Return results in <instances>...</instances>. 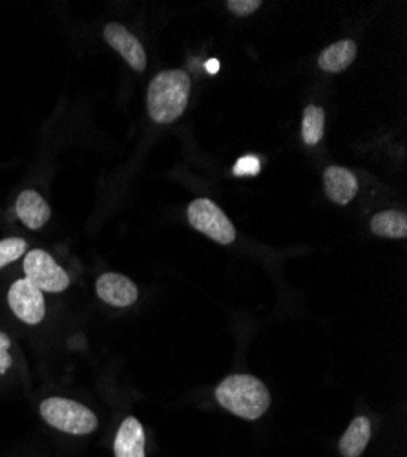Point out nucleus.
Returning <instances> with one entry per match:
<instances>
[{
    "mask_svg": "<svg viewBox=\"0 0 407 457\" xmlns=\"http://www.w3.org/2000/svg\"><path fill=\"white\" fill-rule=\"evenodd\" d=\"M191 78L183 70H167L158 73L148 87V116L156 123L175 121L189 104Z\"/></svg>",
    "mask_w": 407,
    "mask_h": 457,
    "instance_id": "obj_1",
    "label": "nucleus"
},
{
    "mask_svg": "<svg viewBox=\"0 0 407 457\" xmlns=\"http://www.w3.org/2000/svg\"><path fill=\"white\" fill-rule=\"evenodd\" d=\"M216 401L231 413L254 421L269 410L271 394L260 378L252 375H231L216 388Z\"/></svg>",
    "mask_w": 407,
    "mask_h": 457,
    "instance_id": "obj_2",
    "label": "nucleus"
},
{
    "mask_svg": "<svg viewBox=\"0 0 407 457\" xmlns=\"http://www.w3.org/2000/svg\"><path fill=\"white\" fill-rule=\"evenodd\" d=\"M41 415L50 427L71 436H88L97 428V415L90 408L64 397L43 401Z\"/></svg>",
    "mask_w": 407,
    "mask_h": 457,
    "instance_id": "obj_3",
    "label": "nucleus"
},
{
    "mask_svg": "<svg viewBox=\"0 0 407 457\" xmlns=\"http://www.w3.org/2000/svg\"><path fill=\"white\" fill-rule=\"evenodd\" d=\"M189 221L199 233L221 245H229L236 240L232 221L208 198H199L189 205Z\"/></svg>",
    "mask_w": 407,
    "mask_h": 457,
    "instance_id": "obj_4",
    "label": "nucleus"
},
{
    "mask_svg": "<svg viewBox=\"0 0 407 457\" xmlns=\"http://www.w3.org/2000/svg\"><path fill=\"white\" fill-rule=\"evenodd\" d=\"M24 273L43 293H61L69 286L68 273L43 249H33L24 256Z\"/></svg>",
    "mask_w": 407,
    "mask_h": 457,
    "instance_id": "obj_5",
    "label": "nucleus"
},
{
    "mask_svg": "<svg viewBox=\"0 0 407 457\" xmlns=\"http://www.w3.org/2000/svg\"><path fill=\"white\" fill-rule=\"evenodd\" d=\"M8 303L17 319L22 322L35 326L43 322L46 315V303H45V293L37 289L29 280L22 278L17 280L8 293Z\"/></svg>",
    "mask_w": 407,
    "mask_h": 457,
    "instance_id": "obj_6",
    "label": "nucleus"
},
{
    "mask_svg": "<svg viewBox=\"0 0 407 457\" xmlns=\"http://www.w3.org/2000/svg\"><path fill=\"white\" fill-rule=\"evenodd\" d=\"M104 39L112 46L135 71L146 68V52L139 43L137 37L130 33L125 26L118 22H110L104 26Z\"/></svg>",
    "mask_w": 407,
    "mask_h": 457,
    "instance_id": "obj_7",
    "label": "nucleus"
},
{
    "mask_svg": "<svg viewBox=\"0 0 407 457\" xmlns=\"http://www.w3.org/2000/svg\"><path fill=\"white\" fill-rule=\"evenodd\" d=\"M95 291L104 303H110L114 308H128L135 303L139 296L135 284L119 273H104L99 277Z\"/></svg>",
    "mask_w": 407,
    "mask_h": 457,
    "instance_id": "obj_8",
    "label": "nucleus"
},
{
    "mask_svg": "<svg viewBox=\"0 0 407 457\" xmlns=\"http://www.w3.org/2000/svg\"><path fill=\"white\" fill-rule=\"evenodd\" d=\"M323 185L329 200L338 205H347L358 193L356 176L344 167H329L323 172Z\"/></svg>",
    "mask_w": 407,
    "mask_h": 457,
    "instance_id": "obj_9",
    "label": "nucleus"
},
{
    "mask_svg": "<svg viewBox=\"0 0 407 457\" xmlns=\"http://www.w3.org/2000/svg\"><path fill=\"white\" fill-rule=\"evenodd\" d=\"M116 457H146V437L135 417H126L121 423L116 441Z\"/></svg>",
    "mask_w": 407,
    "mask_h": 457,
    "instance_id": "obj_10",
    "label": "nucleus"
},
{
    "mask_svg": "<svg viewBox=\"0 0 407 457\" xmlns=\"http://www.w3.org/2000/svg\"><path fill=\"white\" fill-rule=\"evenodd\" d=\"M15 212L28 228H41L52 216L50 205L35 190H24V193L19 195Z\"/></svg>",
    "mask_w": 407,
    "mask_h": 457,
    "instance_id": "obj_11",
    "label": "nucleus"
},
{
    "mask_svg": "<svg viewBox=\"0 0 407 457\" xmlns=\"http://www.w3.org/2000/svg\"><path fill=\"white\" fill-rule=\"evenodd\" d=\"M354 59H356V45L346 39L327 46L318 57V66L327 73H340L347 70Z\"/></svg>",
    "mask_w": 407,
    "mask_h": 457,
    "instance_id": "obj_12",
    "label": "nucleus"
},
{
    "mask_svg": "<svg viewBox=\"0 0 407 457\" xmlns=\"http://www.w3.org/2000/svg\"><path fill=\"white\" fill-rule=\"evenodd\" d=\"M369 439H371V423L367 417H356L338 441V450L344 457H360Z\"/></svg>",
    "mask_w": 407,
    "mask_h": 457,
    "instance_id": "obj_13",
    "label": "nucleus"
},
{
    "mask_svg": "<svg viewBox=\"0 0 407 457\" xmlns=\"http://www.w3.org/2000/svg\"><path fill=\"white\" fill-rule=\"evenodd\" d=\"M371 231L382 238L402 240L407 237V216L400 211H384L373 216Z\"/></svg>",
    "mask_w": 407,
    "mask_h": 457,
    "instance_id": "obj_14",
    "label": "nucleus"
},
{
    "mask_svg": "<svg viewBox=\"0 0 407 457\" xmlns=\"http://www.w3.org/2000/svg\"><path fill=\"white\" fill-rule=\"evenodd\" d=\"M325 130V112L316 104H309L304 110V123H302V137L304 143L314 146L322 141Z\"/></svg>",
    "mask_w": 407,
    "mask_h": 457,
    "instance_id": "obj_15",
    "label": "nucleus"
},
{
    "mask_svg": "<svg viewBox=\"0 0 407 457\" xmlns=\"http://www.w3.org/2000/svg\"><path fill=\"white\" fill-rule=\"evenodd\" d=\"M28 244L22 238H6L0 240V270L6 268L12 262L19 260L22 254H26Z\"/></svg>",
    "mask_w": 407,
    "mask_h": 457,
    "instance_id": "obj_16",
    "label": "nucleus"
},
{
    "mask_svg": "<svg viewBox=\"0 0 407 457\" xmlns=\"http://www.w3.org/2000/svg\"><path fill=\"white\" fill-rule=\"evenodd\" d=\"M262 6V0H229L227 8L238 17H248Z\"/></svg>",
    "mask_w": 407,
    "mask_h": 457,
    "instance_id": "obj_17",
    "label": "nucleus"
},
{
    "mask_svg": "<svg viewBox=\"0 0 407 457\" xmlns=\"http://www.w3.org/2000/svg\"><path fill=\"white\" fill-rule=\"evenodd\" d=\"M260 169H262L260 160H257L256 156H245L234 165V174L236 176H256L257 172H260Z\"/></svg>",
    "mask_w": 407,
    "mask_h": 457,
    "instance_id": "obj_18",
    "label": "nucleus"
},
{
    "mask_svg": "<svg viewBox=\"0 0 407 457\" xmlns=\"http://www.w3.org/2000/svg\"><path fill=\"white\" fill-rule=\"evenodd\" d=\"M10 346H12L10 337L0 331V375H4L13 362V359L10 355Z\"/></svg>",
    "mask_w": 407,
    "mask_h": 457,
    "instance_id": "obj_19",
    "label": "nucleus"
},
{
    "mask_svg": "<svg viewBox=\"0 0 407 457\" xmlns=\"http://www.w3.org/2000/svg\"><path fill=\"white\" fill-rule=\"evenodd\" d=\"M207 70H208L210 73H217V70H219V62H217L216 59H210V61L207 62Z\"/></svg>",
    "mask_w": 407,
    "mask_h": 457,
    "instance_id": "obj_20",
    "label": "nucleus"
}]
</instances>
